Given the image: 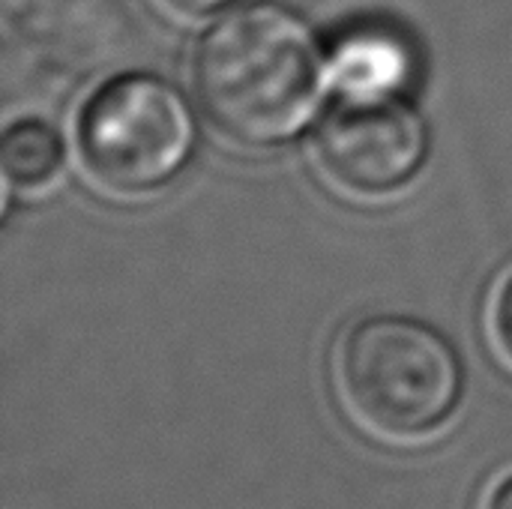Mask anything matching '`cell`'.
<instances>
[{"mask_svg": "<svg viewBox=\"0 0 512 509\" xmlns=\"http://www.w3.org/2000/svg\"><path fill=\"white\" fill-rule=\"evenodd\" d=\"M429 147V123L408 96L339 99L315 132L321 168L357 195L405 189L423 171Z\"/></svg>", "mask_w": 512, "mask_h": 509, "instance_id": "cell-4", "label": "cell"}, {"mask_svg": "<svg viewBox=\"0 0 512 509\" xmlns=\"http://www.w3.org/2000/svg\"><path fill=\"white\" fill-rule=\"evenodd\" d=\"M420 57L411 39L387 24H357L345 30L327 54L330 90L339 99L408 96L417 81Z\"/></svg>", "mask_w": 512, "mask_h": 509, "instance_id": "cell-5", "label": "cell"}, {"mask_svg": "<svg viewBox=\"0 0 512 509\" xmlns=\"http://www.w3.org/2000/svg\"><path fill=\"white\" fill-rule=\"evenodd\" d=\"M492 330H495V339H498L501 351L507 354V360L512 363V276L498 291L495 312H492Z\"/></svg>", "mask_w": 512, "mask_h": 509, "instance_id": "cell-7", "label": "cell"}, {"mask_svg": "<svg viewBox=\"0 0 512 509\" xmlns=\"http://www.w3.org/2000/svg\"><path fill=\"white\" fill-rule=\"evenodd\" d=\"M231 3L234 0H165V6H171L180 15H207V12H219Z\"/></svg>", "mask_w": 512, "mask_h": 509, "instance_id": "cell-8", "label": "cell"}, {"mask_svg": "<svg viewBox=\"0 0 512 509\" xmlns=\"http://www.w3.org/2000/svg\"><path fill=\"white\" fill-rule=\"evenodd\" d=\"M0 159L6 186L36 189L57 177L63 165V141L48 123L21 120L6 129Z\"/></svg>", "mask_w": 512, "mask_h": 509, "instance_id": "cell-6", "label": "cell"}, {"mask_svg": "<svg viewBox=\"0 0 512 509\" xmlns=\"http://www.w3.org/2000/svg\"><path fill=\"white\" fill-rule=\"evenodd\" d=\"M483 509H512V477L501 480V483L489 492Z\"/></svg>", "mask_w": 512, "mask_h": 509, "instance_id": "cell-9", "label": "cell"}, {"mask_svg": "<svg viewBox=\"0 0 512 509\" xmlns=\"http://www.w3.org/2000/svg\"><path fill=\"white\" fill-rule=\"evenodd\" d=\"M198 120L177 84L129 72L90 93L78 114V150L90 174L114 192L168 186L195 156Z\"/></svg>", "mask_w": 512, "mask_h": 509, "instance_id": "cell-3", "label": "cell"}, {"mask_svg": "<svg viewBox=\"0 0 512 509\" xmlns=\"http://www.w3.org/2000/svg\"><path fill=\"white\" fill-rule=\"evenodd\" d=\"M192 81L210 123L246 147L294 141L330 90L318 33L300 12L270 0L243 3L204 30Z\"/></svg>", "mask_w": 512, "mask_h": 509, "instance_id": "cell-1", "label": "cell"}, {"mask_svg": "<svg viewBox=\"0 0 512 509\" xmlns=\"http://www.w3.org/2000/svg\"><path fill=\"white\" fill-rule=\"evenodd\" d=\"M336 384L357 423L411 441L441 429L459 408V351L435 327L405 315L357 321L336 351Z\"/></svg>", "mask_w": 512, "mask_h": 509, "instance_id": "cell-2", "label": "cell"}]
</instances>
